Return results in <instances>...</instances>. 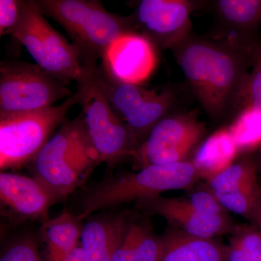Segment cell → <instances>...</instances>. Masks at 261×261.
I'll return each mask as SVG.
<instances>
[{
  "instance_id": "6da1fadb",
  "label": "cell",
  "mask_w": 261,
  "mask_h": 261,
  "mask_svg": "<svg viewBox=\"0 0 261 261\" xmlns=\"http://www.w3.org/2000/svg\"><path fill=\"white\" fill-rule=\"evenodd\" d=\"M175 50L202 107L211 116H221L245 78L238 53L226 46L190 38Z\"/></svg>"
},
{
  "instance_id": "7a4b0ae2",
  "label": "cell",
  "mask_w": 261,
  "mask_h": 261,
  "mask_svg": "<svg viewBox=\"0 0 261 261\" xmlns=\"http://www.w3.org/2000/svg\"><path fill=\"white\" fill-rule=\"evenodd\" d=\"M192 161L151 165L137 173L111 175L86 192L78 215L83 221L91 214L164 192L189 190L200 179Z\"/></svg>"
},
{
  "instance_id": "3957f363",
  "label": "cell",
  "mask_w": 261,
  "mask_h": 261,
  "mask_svg": "<svg viewBox=\"0 0 261 261\" xmlns=\"http://www.w3.org/2000/svg\"><path fill=\"white\" fill-rule=\"evenodd\" d=\"M43 14L60 24L73 41L84 66L97 67L108 47L135 32L129 17L110 13L95 0H37Z\"/></svg>"
},
{
  "instance_id": "277c9868",
  "label": "cell",
  "mask_w": 261,
  "mask_h": 261,
  "mask_svg": "<svg viewBox=\"0 0 261 261\" xmlns=\"http://www.w3.org/2000/svg\"><path fill=\"white\" fill-rule=\"evenodd\" d=\"M32 163L34 177L60 200L74 191L92 168L99 164L82 115L65 121Z\"/></svg>"
},
{
  "instance_id": "5b68a950",
  "label": "cell",
  "mask_w": 261,
  "mask_h": 261,
  "mask_svg": "<svg viewBox=\"0 0 261 261\" xmlns=\"http://www.w3.org/2000/svg\"><path fill=\"white\" fill-rule=\"evenodd\" d=\"M97 68L87 67V73L77 83L75 94L98 163H105L113 168L123 160L135 157L139 146L98 85L94 76Z\"/></svg>"
},
{
  "instance_id": "8992f818",
  "label": "cell",
  "mask_w": 261,
  "mask_h": 261,
  "mask_svg": "<svg viewBox=\"0 0 261 261\" xmlns=\"http://www.w3.org/2000/svg\"><path fill=\"white\" fill-rule=\"evenodd\" d=\"M11 35L23 44L38 66L68 84L87 73L73 44L48 23L34 0H21V15Z\"/></svg>"
},
{
  "instance_id": "52a82bcc",
  "label": "cell",
  "mask_w": 261,
  "mask_h": 261,
  "mask_svg": "<svg viewBox=\"0 0 261 261\" xmlns=\"http://www.w3.org/2000/svg\"><path fill=\"white\" fill-rule=\"evenodd\" d=\"M79 104L75 92L59 106L18 114L0 116V168L2 171L33 162L65 122L70 108Z\"/></svg>"
},
{
  "instance_id": "ba28073f",
  "label": "cell",
  "mask_w": 261,
  "mask_h": 261,
  "mask_svg": "<svg viewBox=\"0 0 261 261\" xmlns=\"http://www.w3.org/2000/svg\"><path fill=\"white\" fill-rule=\"evenodd\" d=\"M68 84L37 65L3 61L0 65V116L40 111L73 95Z\"/></svg>"
},
{
  "instance_id": "9c48e42d",
  "label": "cell",
  "mask_w": 261,
  "mask_h": 261,
  "mask_svg": "<svg viewBox=\"0 0 261 261\" xmlns=\"http://www.w3.org/2000/svg\"><path fill=\"white\" fill-rule=\"evenodd\" d=\"M94 76L115 112L135 137L139 147L150 130L168 116L172 107V94L167 90L145 88L139 84L117 82L99 66ZM139 148V147H138Z\"/></svg>"
},
{
  "instance_id": "30bf717a",
  "label": "cell",
  "mask_w": 261,
  "mask_h": 261,
  "mask_svg": "<svg viewBox=\"0 0 261 261\" xmlns=\"http://www.w3.org/2000/svg\"><path fill=\"white\" fill-rule=\"evenodd\" d=\"M205 132L195 114L168 115L150 130L135 158L142 168L186 161Z\"/></svg>"
},
{
  "instance_id": "8fae6325",
  "label": "cell",
  "mask_w": 261,
  "mask_h": 261,
  "mask_svg": "<svg viewBox=\"0 0 261 261\" xmlns=\"http://www.w3.org/2000/svg\"><path fill=\"white\" fill-rule=\"evenodd\" d=\"M193 3L186 0H141L130 15L132 29L156 47L175 49L190 38Z\"/></svg>"
},
{
  "instance_id": "7c38bea8",
  "label": "cell",
  "mask_w": 261,
  "mask_h": 261,
  "mask_svg": "<svg viewBox=\"0 0 261 261\" xmlns=\"http://www.w3.org/2000/svg\"><path fill=\"white\" fill-rule=\"evenodd\" d=\"M156 49L153 43L140 33H125L106 49L99 67L117 82L142 85L157 68Z\"/></svg>"
},
{
  "instance_id": "4fadbf2b",
  "label": "cell",
  "mask_w": 261,
  "mask_h": 261,
  "mask_svg": "<svg viewBox=\"0 0 261 261\" xmlns=\"http://www.w3.org/2000/svg\"><path fill=\"white\" fill-rule=\"evenodd\" d=\"M136 207L147 214L162 216L173 227L200 238L214 239L232 232L236 226L229 216H207L197 212L188 198L152 196L137 201Z\"/></svg>"
},
{
  "instance_id": "5bb4252c",
  "label": "cell",
  "mask_w": 261,
  "mask_h": 261,
  "mask_svg": "<svg viewBox=\"0 0 261 261\" xmlns=\"http://www.w3.org/2000/svg\"><path fill=\"white\" fill-rule=\"evenodd\" d=\"M0 199L3 205L20 220H48V211L61 201L35 177L0 173Z\"/></svg>"
},
{
  "instance_id": "9a60e30c",
  "label": "cell",
  "mask_w": 261,
  "mask_h": 261,
  "mask_svg": "<svg viewBox=\"0 0 261 261\" xmlns=\"http://www.w3.org/2000/svg\"><path fill=\"white\" fill-rule=\"evenodd\" d=\"M128 220L123 215L89 220L84 225L82 247L87 261H111L126 229Z\"/></svg>"
},
{
  "instance_id": "2e32d148",
  "label": "cell",
  "mask_w": 261,
  "mask_h": 261,
  "mask_svg": "<svg viewBox=\"0 0 261 261\" xmlns=\"http://www.w3.org/2000/svg\"><path fill=\"white\" fill-rule=\"evenodd\" d=\"M161 238L160 261H225V246L214 239L193 236L174 227Z\"/></svg>"
},
{
  "instance_id": "e0dca14e",
  "label": "cell",
  "mask_w": 261,
  "mask_h": 261,
  "mask_svg": "<svg viewBox=\"0 0 261 261\" xmlns=\"http://www.w3.org/2000/svg\"><path fill=\"white\" fill-rule=\"evenodd\" d=\"M239 154L226 127L216 130L199 146L192 162L200 178L207 181L233 164Z\"/></svg>"
},
{
  "instance_id": "ac0fdd59",
  "label": "cell",
  "mask_w": 261,
  "mask_h": 261,
  "mask_svg": "<svg viewBox=\"0 0 261 261\" xmlns=\"http://www.w3.org/2000/svg\"><path fill=\"white\" fill-rule=\"evenodd\" d=\"M83 226L79 216L68 212L43 223L41 231L47 246V261H64L78 246Z\"/></svg>"
},
{
  "instance_id": "d6986e66",
  "label": "cell",
  "mask_w": 261,
  "mask_h": 261,
  "mask_svg": "<svg viewBox=\"0 0 261 261\" xmlns=\"http://www.w3.org/2000/svg\"><path fill=\"white\" fill-rule=\"evenodd\" d=\"M216 9L228 27L248 31L261 23V0H219Z\"/></svg>"
},
{
  "instance_id": "ffe728a7",
  "label": "cell",
  "mask_w": 261,
  "mask_h": 261,
  "mask_svg": "<svg viewBox=\"0 0 261 261\" xmlns=\"http://www.w3.org/2000/svg\"><path fill=\"white\" fill-rule=\"evenodd\" d=\"M228 128L239 153L252 152L261 147V112L258 110L243 106Z\"/></svg>"
},
{
  "instance_id": "44dd1931",
  "label": "cell",
  "mask_w": 261,
  "mask_h": 261,
  "mask_svg": "<svg viewBox=\"0 0 261 261\" xmlns=\"http://www.w3.org/2000/svg\"><path fill=\"white\" fill-rule=\"evenodd\" d=\"M257 172V164L251 160L233 163L207 181V190L214 194H220L255 185L258 183Z\"/></svg>"
},
{
  "instance_id": "7402d4cb",
  "label": "cell",
  "mask_w": 261,
  "mask_h": 261,
  "mask_svg": "<svg viewBox=\"0 0 261 261\" xmlns=\"http://www.w3.org/2000/svg\"><path fill=\"white\" fill-rule=\"evenodd\" d=\"M226 247V261H261V231L254 225L236 226Z\"/></svg>"
},
{
  "instance_id": "603a6c76",
  "label": "cell",
  "mask_w": 261,
  "mask_h": 261,
  "mask_svg": "<svg viewBox=\"0 0 261 261\" xmlns=\"http://www.w3.org/2000/svg\"><path fill=\"white\" fill-rule=\"evenodd\" d=\"M261 192L258 183L224 193L214 194L225 209L229 212L250 218Z\"/></svg>"
},
{
  "instance_id": "cb8c5ba5",
  "label": "cell",
  "mask_w": 261,
  "mask_h": 261,
  "mask_svg": "<svg viewBox=\"0 0 261 261\" xmlns=\"http://www.w3.org/2000/svg\"><path fill=\"white\" fill-rule=\"evenodd\" d=\"M162 246L161 236L154 234L148 224L142 222L135 244V261H160Z\"/></svg>"
},
{
  "instance_id": "d4e9b609",
  "label": "cell",
  "mask_w": 261,
  "mask_h": 261,
  "mask_svg": "<svg viewBox=\"0 0 261 261\" xmlns=\"http://www.w3.org/2000/svg\"><path fill=\"white\" fill-rule=\"evenodd\" d=\"M238 94L243 97V106H251L261 112V50L253 70L245 76Z\"/></svg>"
},
{
  "instance_id": "484cf974",
  "label": "cell",
  "mask_w": 261,
  "mask_h": 261,
  "mask_svg": "<svg viewBox=\"0 0 261 261\" xmlns=\"http://www.w3.org/2000/svg\"><path fill=\"white\" fill-rule=\"evenodd\" d=\"M0 261H41L35 240L24 237L16 240L5 250Z\"/></svg>"
},
{
  "instance_id": "4316f807",
  "label": "cell",
  "mask_w": 261,
  "mask_h": 261,
  "mask_svg": "<svg viewBox=\"0 0 261 261\" xmlns=\"http://www.w3.org/2000/svg\"><path fill=\"white\" fill-rule=\"evenodd\" d=\"M188 200L192 207L201 214L207 216H229L228 211L220 203L216 196L207 189L194 192L188 197Z\"/></svg>"
},
{
  "instance_id": "83f0119b",
  "label": "cell",
  "mask_w": 261,
  "mask_h": 261,
  "mask_svg": "<svg viewBox=\"0 0 261 261\" xmlns=\"http://www.w3.org/2000/svg\"><path fill=\"white\" fill-rule=\"evenodd\" d=\"M141 226L142 222L128 220L126 231L113 253L111 261H135V244Z\"/></svg>"
},
{
  "instance_id": "f1b7e54d",
  "label": "cell",
  "mask_w": 261,
  "mask_h": 261,
  "mask_svg": "<svg viewBox=\"0 0 261 261\" xmlns=\"http://www.w3.org/2000/svg\"><path fill=\"white\" fill-rule=\"evenodd\" d=\"M21 15V0H0V35L11 34Z\"/></svg>"
},
{
  "instance_id": "f546056e",
  "label": "cell",
  "mask_w": 261,
  "mask_h": 261,
  "mask_svg": "<svg viewBox=\"0 0 261 261\" xmlns=\"http://www.w3.org/2000/svg\"><path fill=\"white\" fill-rule=\"evenodd\" d=\"M248 221L261 231V192Z\"/></svg>"
},
{
  "instance_id": "4dcf8cb0",
  "label": "cell",
  "mask_w": 261,
  "mask_h": 261,
  "mask_svg": "<svg viewBox=\"0 0 261 261\" xmlns=\"http://www.w3.org/2000/svg\"><path fill=\"white\" fill-rule=\"evenodd\" d=\"M64 261H87V257L82 245H78L75 247Z\"/></svg>"
},
{
  "instance_id": "1f68e13d",
  "label": "cell",
  "mask_w": 261,
  "mask_h": 261,
  "mask_svg": "<svg viewBox=\"0 0 261 261\" xmlns=\"http://www.w3.org/2000/svg\"><path fill=\"white\" fill-rule=\"evenodd\" d=\"M257 167H260L261 168V155L260 157V159L258 161V164L257 165Z\"/></svg>"
}]
</instances>
